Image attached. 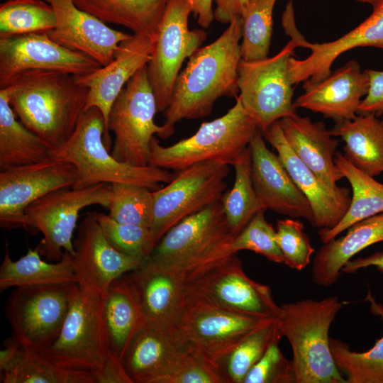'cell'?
Here are the masks:
<instances>
[{
    "label": "cell",
    "mask_w": 383,
    "mask_h": 383,
    "mask_svg": "<svg viewBox=\"0 0 383 383\" xmlns=\"http://www.w3.org/2000/svg\"><path fill=\"white\" fill-rule=\"evenodd\" d=\"M231 165L235 170L234 183L230 190L223 193L221 202L229 228L236 235L259 211L266 209L253 186L249 145Z\"/></svg>",
    "instance_id": "d590c367"
},
{
    "label": "cell",
    "mask_w": 383,
    "mask_h": 383,
    "mask_svg": "<svg viewBox=\"0 0 383 383\" xmlns=\"http://www.w3.org/2000/svg\"><path fill=\"white\" fill-rule=\"evenodd\" d=\"M343 305L331 296L280 306L277 320L292 350L296 383H348L333 357L328 335Z\"/></svg>",
    "instance_id": "277c9868"
},
{
    "label": "cell",
    "mask_w": 383,
    "mask_h": 383,
    "mask_svg": "<svg viewBox=\"0 0 383 383\" xmlns=\"http://www.w3.org/2000/svg\"><path fill=\"white\" fill-rule=\"evenodd\" d=\"M103 310L104 298L79 286L57 336L38 354L67 370H100L110 353Z\"/></svg>",
    "instance_id": "ba28073f"
},
{
    "label": "cell",
    "mask_w": 383,
    "mask_h": 383,
    "mask_svg": "<svg viewBox=\"0 0 383 383\" xmlns=\"http://www.w3.org/2000/svg\"><path fill=\"white\" fill-rule=\"evenodd\" d=\"M241 38L239 16L216 40L199 48L189 57L163 112L165 125L174 128L183 119L204 118L211 113L218 98L238 96Z\"/></svg>",
    "instance_id": "7a4b0ae2"
},
{
    "label": "cell",
    "mask_w": 383,
    "mask_h": 383,
    "mask_svg": "<svg viewBox=\"0 0 383 383\" xmlns=\"http://www.w3.org/2000/svg\"><path fill=\"white\" fill-rule=\"evenodd\" d=\"M91 372L94 383H133L122 360L111 353L102 367Z\"/></svg>",
    "instance_id": "c3c4849f"
},
{
    "label": "cell",
    "mask_w": 383,
    "mask_h": 383,
    "mask_svg": "<svg viewBox=\"0 0 383 383\" xmlns=\"http://www.w3.org/2000/svg\"><path fill=\"white\" fill-rule=\"evenodd\" d=\"M330 131L344 141V156L359 170L373 177L383 172V120L361 113L335 123Z\"/></svg>",
    "instance_id": "f1b7e54d"
},
{
    "label": "cell",
    "mask_w": 383,
    "mask_h": 383,
    "mask_svg": "<svg viewBox=\"0 0 383 383\" xmlns=\"http://www.w3.org/2000/svg\"><path fill=\"white\" fill-rule=\"evenodd\" d=\"M157 112L156 99L145 65L126 83L111 109L108 129L115 135L111 152L114 158L135 166L148 165L154 134L165 139L174 131L165 124H155Z\"/></svg>",
    "instance_id": "52a82bcc"
},
{
    "label": "cell",
    "mask_w": 383,
    "mask_h": 383,
    "mask_svg": "<svg viewBox=\"0 0 383 383\" xmlns=\"http://www.w3.org/2000/svg\"><path fill=\"white\" fill-rule=\"evenodd\" d=\"M213 0H193V14L198 24L203 28H208L214 18L212 9Z\"/></svg>",
    "instance_id": "f5cc1de1"
},
{
    "label": "cell",
    "mask_w": 383,
    "mask_h": 383,
    "mask_svg": "<svg viewBox=\"0 0 383 383\" xmlns=\"http://www.w3.org/2000/svg\"><path fill=\"white\" fill-rule=\"evenodd\" d=\"M170 0H73L81 9L106 23L120 25L134 34L157 39Z\"/></svg>",
    "instance_id": "1f68e13d"
},
{
    "label": "cell",
    "mask_w": 383,
    "mask_h": 383,
    "mask_svg": "<svg viewBox=\"0 0 383 383\" xmlns=\"http://www.w3.org/2000/svg\"><path fill=\"white\" fill-rule=\"evenodd\" d=\"M347 233L323 243L313 258L312 280L319 286L336 283L342 269L352 257L370 245L383 241V213L360 221Z\"/></svg>",
    "instance_id": "83f0119b"
},
{
    "label": "cell",
    "mask_w": 383,
    "mask_h": 383,
    "mask_svg": "<svg viewBox=\"0 0 383 383\" xmlns=\"http://www.w3.org/2000/svg\"><path fill=\"white\" fill-rule=\"evenodd\" d=\"M4 345V348L0 351V374L13 365L23 348L13 336L5 340Z\"/></svg>",
    "instance_id": "f907efd6"
},
{
    "label": "cell",
    "mask_w": 383,
    "mask_h": 383,
    "mask_svg": "<svg viewBox=\"0 0 383 383\" xmlns=\"http://www.w3.org/2000/svg\"><path fill=\"white\" fill-rule=\"evenodd\" d=\"M276 1H248L240 16L242 60L253 61L268 57L272 33V12Z\"/></svg>",
    "instance_id": "ab89813d"
},
{
    "label": "cell",
    "mask_w": 383,
    "mask_h": 383,
    "mask_svg": "<svg viewBox=\"0 0 383 383\" xmlns=\"http://www.w3.org/2000/svg\"><path fill=\"white\" fill-rule=\"evenodd\" d=\"M304 93L294 101L302 108L321 113L335 123L353 119L369 89V77L359 63L350 60L318 82L304 81Z\"/></svg>",
    "instance_id": "d4e9b609"
},
{
    "label": "cell",
    "mask_w": 383,
    "mask_h": 383,
    "mask_svg": "<svg viewBox=\"0 0 383 383\" xmlns=\"http://www.w3.org/2000/svg\"><path fill=\"white\" fill-rule=\"evenodd\" d=\"M125 277L145 323L178 329L187 290V278L181 270L145 260Z\"/></svg>",
    "instance_id": "d6986e66"
},
{
    "label": "cell",
    "mask_w": 383,
    "mask_h": 383,
    "mask_svg": "<svg viewBox=\"0 0 383 383\" xmlns=\"http://www.w3.org/2000/svg\"><path fill=\"white\" fill-rule=\"evenodd\" d=\"M271 319L223 309L187 289L178 330L187 347L211 364L245 335Z\"/></svg>",
    "instance_id": "9a60e30c"
},
{
    "label": "cell",
    "mask_w": 383,
    "mask_h": 383,
    "mask_svg": "<svg viewBox=\"0 0 383 383\" xmlns=\"http://www.w3.org/2000/svg\"><path fill=\"white\" fill-rule=\"evenodd\" d=\"M229 165L219 160L195 163L178 170L167 186L152 192L150 230L155 246L182 220L221 200L227 188Z\"/></svg>",
    "instance_id": "30bf717a"
},
{
    "label": "cell",
    "mask_w": 383,
    "mask_h": 383,
    "mask_svg": "<svg viewBox=\"0 0 383 383\" xmlns=\"http://www.w3.org/2000/svg\"><path fill=\"white\" fill-rule=\"evenodd\" d=\"M102 66L91 57L66 48L46 32L0 38V88L30 70H52L76 76L90 74Z\"/></svg>",
    "instance_id": "e0dca14e"
},
{
    "label": "cell",
    "mask_w": 383,
    "mask_h": 383,
    "mask_svg": "<svg viewBox=\"0 0 383 383\" xmlns=\"http://www.w3.org/2000/svg\"><path fill=\"white\" fill-rule=\"evenodd\" d=\"M275 231L276 240L282 252L284 263L298 271L306 267L315 250L304 232L303 223L292 218L279 219Z\"/></svg>",
    "instance_id": "ee69618b"
},
{
    "label": "cell",
    "mask_w": 383,
    "mask_h": 383,
    "mask_svg": "<svg viewBox=\"0 0 383 383\" xmlns=\"http://www.w3.org/2000/svg\"><path fill=\"white\" fill-rule=\"evenodd\" d=\"M187 348L178 329L145 323L131 341L122 362L133 383H152Z\"/></svg>",
    "instance_id": "4316f807"
},
{
    "label": "cell",
    "mask_w": 383,
    "mask_h": 383,
    "mask_svg": "<svg viewBox=\"0 0 383 383\" xmlns=\"http://www.w3.org/2000/svg\"><path fill=\"white\" fill-rule=\"evenodd\" d=\"M0 376L3 383H94L91 372L60 367L23 348L13 365Z\"/></svg>",
    "instance_id": "74e56055"
},
{
    "label": "cell",
    "mask_w": 383,
    "mask_h": 383,
    "mask_svg": "<svg viewBox=\"0 0 383 383\" xmlns=\"http://www.w3.org/2000/svg\"><path fill=\"white\" fill-rule=\"evenodd\" d=\"M249 146L253 186L265 209L292 218H305L313 226L314 216L309 201L277 155L267 148L261 131Z\"/></svg>",
    "instance_id": "cb8c5ba5"
},
{
    "label": "cell",
    "mask_w": 383,
    "mask_h": 383,
    "mask_svg": "<svg viewBox=\"0 0 383 383\" xmlns=\"http://www.w3.org/2000/svg\"><path fill=\"white\" fill-rule=\"evenodd\" d=\"M282 337L277 318L271 319L245 335L211 364L223 383H243L269 346Z\"/></svg>",
    "instance_id": "e575fe53"
},
{
    "label": "cell",
    "mask_w": 383,
    "mask_h": 383,
    "mask_svg": "<svg viewBox=\"0 0 383 383\" xmlns=\"http://www.w3.org/2000/svg\"><path fill=\"white\" fill-rule=\"evenodd\" d=\"M104 321L110 353L121 360L145 321L125 277L112 282L104 298Z\"/></svg>",
    "instance_id": "f546056e"
},
{
    "label": "cell",
    "mask_w": 383,
    "mask_h": 383,
    "mask_svg": "<svg viewBox=\"0 0 383 383\" xmlns=\"http://www.w3.org/2000/svg\"><path fill=\"white\" fill-rule=\"evenodd\" d=\"M77 175L72 164L51 157L38 162L1 170V226L6 229L29 228L25 209L48 193L72 188Z\"/></svg>",
    "instance_id": "2e32d148"
},
{
    "label": "cell",
    "mask_w": 383,
    "mask_h": 383,
    "mask_svg": "<svg viewBox=\"0 0 383 383\" xmlns=\"http://www.w3.org/2000/svg\"><path fill=\"white\" fill-rule=\"evenodd\" d=\"M52 6L42 0H7L0 5V38L48 32L56 26Z\"/></svg>",
    "instance_id": "f35d334b"
},
{
    "label": "cell",
    "mask_w": 383,
    "mask_h": 383,
    "mask_svg": "<svg viewBox=\"0 0 383 383\" xmlns=\"http://www.w3.org/2000/svg\"><path fill=\"white\" fill-rule=\"evenodd\" d=\"M259 211L248 225L232 240L234 252L250 250L276 263H284L282 252L276 240L275 229L265 217V211Z\"/></svg>",
    "instance_id": "7bdbcfd3"
},
{
    "label": "cell",
    "mask_w": 383,
    "mask_h": 383,
    "mask_svg": "<svg viewBox=\"0 0 383 383\" xmlns=\"http://www.w3.org/2000/svg\"><path fill=\"white\" fill-rule=\"evenodd\" d=\"M262 133L265 140L276 150L281 163L309 201L314 216L313 226L321 230L335 226L349 208L350 189L329 186L306 166L289 145L278 121Z\"/></svg>",
    "instance_id": "44dd1931"
},
{
    "label": "cell",
    "mask_w": 383,
    "mask_h": 383,
    "mask_svg": "<svg viewBox=\"0 0 383 383\" xmlns=\"http://www.w3.org/2000/svg\"><path fill=\"white\" fill-rule=\"evenodd\" d=\"M237 255V254H236ZM236 255L191 276L187 289L223 309L253 316L277 318L280 313L271 289L250 279Z\"/></svg>",
    "instance_id": "5bb4252c"
},
{
    "label": "cell",
    "mask_w": 383,
    "mask_h": 383,
    "mask_svg": "<svg viewBox=\"0 0 383 383\" xmlns=\"http://www.w3.org/2000/svg\"><path fill=\"white\" fill-rule=\"evenodd\" d=\"M2 89L21 122L51 150L74 133L89 92L76 75L42 70L24 72Z\"/></svg>",
    "instance_id": "6da1fadb"
},
{
    "label": "cell",
    "mask_w": 383,
    "mask_h": 383,
    "mask_svg": "<svg viewBox=\"0 0 383 383\" xmlns=\"http://www.w3.org/2000/svg\"><path fill=\"white\" fill-rule=\"evenodd\" d=\"M334 162L350 184L351 201L345 215L335 226L318 230L323 244L336 238L352 225L383 213V184L359 170L340 152H336Z\"/></svg>",
    "instance_id": "d6a6232c"
},
{
    "label": "cell",
    "mask_w": 383,
    "mask_h": 383,
    "mask_svg": "<svg viewBox=\"0 0 383 383\" xmlns=\"http://www.w3.org/2000/svg\"><path fill=\"white\" fill-rule=\"evenodd\" d=\"M374 266L383 272V252H375L366 257L350 260L342 269V272L354 273L367 267Z\"/></svg>",
    "instance_id": "816d5d0a"
},
{
    "label": "cell",
    "mask_w": 383,
    "mask_h": 383,
    "mask_svg": "<svg viewBox=\"0 0 383 383\" xmlns=\"http://www.w3.org/2000/svg\"><path fill=\"white\" fill-rule=\"evenodd\" d=\"M243 383H296L292 360L282 354L279 342L269 346L248 372Z\"/></svg>",
    "instance_id": "bcb514c9"
},
{
    "label": "cell",
    "mask_w": 383,
    "mask_h": 383,
    "mask_svg": "<svg viewBox=\"0 0 383 383\" xmlns=\"http://www.w3.org/2000/svg\"><path fill=\"white\" fill-rule=\"evenodd\" d=\"M372 12L356 28L331 42L311 43L298 33L291 34L298 47L307 48L311 54L304 60L292 57L289 61L293 84L306 81L313 83L326 78L331 73L334 61L343 52L357 47L383 49V0L370 3Z\"/></svg>",
    "instance_id": "603a6c76"
},
{
    "label": "cell",
    "mask_w": 383,
    "mask_h": 383,
    "mask_svg": "<svg viewBox=\"0 0 383 383\" xmlns=\"http://www.w3.org/2000/svg\"><path fill=\"white\" fill-rule=\"evenodd\" d=\"M79 289L77 282L16 287L6 306L12 336L40 352L57 336Z\"/></svg>",
    "instance_id": "9c48e42d"
},
{
    "label": "cell",
    "mask_w": 383,
    "mask_h": 383,
    "mask_svg": "<svg viewBox=\"0 0 383 383\" xmlns=\"http://www.w3.org/2000/svg\"><path fill=\"white\" fill-rule=\"evenodd\" d=\"M40 255L36 247L13 261L6 250L0 267L1 292L11 287L78 283L71 254L65 252L62 259L55 263L43 260Z\"/></svg>",
    "instance_id": "4dcf8cb0"
},
{
    "label": "cell",
    "mask_w": 383,
    "mask_h": 383,
    "mask_svg": "<svg viewBox=\"0 0 383 383\" xmlns=\"http://www.w3.org/2000/svg\"><path fill=\"white\" fill-rule=\"evenodd\" d=\"M216 4L215 19L222 23H230L241 14L249 0H213Z\"/></svg>",
    "instance_id": "681fc988"
},
{
    "label": "cell",
    "mask_w": 383,
    "mask_h": 383,
    "mask_svg": "<svg viewBox=\"0 0 383 383\" xmlns=\"http://www.w3.org/2000/svg\"><path fill=\"white\" fill-rule=\"evenodd\" d=\"M96 213H87L79 223L72 258L79 285L104 298L113 282L145 260L116 250L106 238Z\"/></svg>",
    "instance_id": "ac0fdd59"
},
{
    "label": "cell",
    "mask_w": 383,
    "mask_h": 383,
    "mask_svg": "<svg viewBox=\"0 0 383 383\" xmlns=\"http://www.w3.org/2000/svg\"><path fill=\"white\" fill-rule=\"evenodd\" d=\"M96 216L106 238L118 252L145 260L154 249L150 228L120 223L101 212Z\"/></svg>",
    "instance_id": "b9f144b4"
},
{
    "label": "cell",
    "mask_w": 383,
    "mask_h": 383,
    "mask_svg": "<svg viewBox=\"0 0 383 383\" xmlns=\"http://www.w3.org/2000/svg\"><path fill=\"white\" fill-rule=\"evenodd\" d=\"M284 138L296 156L320 179L336 187L343 175L334 162L339 141L323 122H313L309 117L292 116L278 121Z\"/></svg>",
    "instance_id": "484cf974"
},
{
    "label": "cell",
    "mask_w": 383,
    "mask_h": 383,
    "mask_svg": "<svg viewBox=\"0 0 383 383\" xmlns=\"http://www.w3.org/2000/svg\"><path fill=\"white\" fill-rule=\"evenodd\" d=\"M357 1L362 2V3H368L370 4L374 0H356Z\"/></svg>",
    "instance_id": "db71d44e"
},
{
    "label": "cell",
    "mask_w": 383,
    "mask_h": 383,
    "mask_svg": "<svg viewBox=\"0 0 383 383\" xmlns=\"http://www.w3.org/2000/svg\"><path fill=\"white\" fill-rule=\"evenodd\" d=\"M260 131L237 96L235 105L226 114L203 123L187 138L165 147L153 136L148 165L176 171L209 160L231 165Z\"/></svg>",
    "instance_id": "8992f818"
},
{
    "label": "cell",
    "mask_w": 383,
    "mask_h": 383,
    "mask_svg": "<svg viewBox=\"0 0 383 383\" xmlns=\"http://www.w3.org/2000/svg\"><path fill=\"white\" fill-rule=\"evenodd\" d=\"M111 194V184L100 183L81 189H57L30 204L25 213L30 228L43 235L37 246L40 255L55 261L60 260L65 252L74 256L72 239L79 211L90 205L109 209Z\"/></svg>",
    "instance_id": "7c38bea8"
},
{
    "label": "cell",
    "mask_w": 383,
    "mask_h": 383,
    "mask_svg": "<svg viewBox=\"0 0 383 383\" xmlns=\"http://www.w3.org/2000/svg\"><path fill=\"white\" fill-rule=\"evenodd\" d=\"M105 123L101 111L95 106L82 113L70 138L60 147L51 150L50 157L72 164L77 172L74 189L100 183L139 184L152 191L169 183L174 174L152 165L135 166L114 158L103 141Z\"/></svg>",
    "instance_id": "3957f363"
},
{
    "label": "cell",
    "mask_w": 383,
    "mask_h": 383,
    "mask_svg": "<svg viewBox=\"0 0 383 383\" xmlns=\"http://www.w3.org/2000/svg\"><path fill=\"white\" fill-rule=\"evenodd\" d=\"M56 16L55 27L46 32L55 43L84 53L101 66L114 58L119 44L131 34L114 30L92 14L79 9L73 0H45Z\"/></svg>",
    "instance_id": "ffe728a7"
},
{
    "label": "cell",
    "mask_w": 383,
    "mask_h": 383,
    "mask_svg": "<svg viewBox=\"0 0 383 383\" xmlns=\"http://www.w3.org/2000/svg\"><path fill=\"white\" fill-rule=\"evenodd\" d=\"M365 300L370 303L372 313L383 320V306L370 291ZM330 348L336 365L347 374L348 383H383V335L362 353L352 351L347 343L331 338Z\"/></svg>",
    "instance_id": "8d00e7d4"
},
{
    "label": "cell",
    "mask_w": 383,
    "mask_h": 383,
    "mask_svg": "<svg viewBox=\"0 0 383 383\" xmlns=\"http://www.w3.org/2000/svg\"><path fill=\"white\" fill-rule=\"evenodd\" d=\"M193 0H170L161 19L155 49L147 65L157 112L168 107L182 65L206 40L202 29L189 30Z\"/></svg>",
    "instance_id": "4fadbf2b"
},
{
    "label": "cell",
    "mask_w": 383,
    "mask_h": 383,
    "mask_svg": "<svg viewBox=\"0 0 383 383\" xmlns=\"http://www.w3.org/2000/svg\"><path fill=\"white\" fill-rule=\"evenodd\" d=\"M298 47L294 38L275 55L262 60H240L238 98L261 132L280 119L296 114L289 61Z\"/></svg>",
    "instance_id": "8fae6325"
},
{
    "label": "cell",
    "mask_w": 383,
    "mask_h": 383,
    "mask_svg": "<svg viewBox=\"0 0 383 383\" xmlns=\"http://www.w3.org/2000/svg\"><path fill=\"white\" fill-rule=\"evenodd\" d=\"M109 216L120 223L151 227L153 194L149 188L134 184H111Z\"/></svg>",
    "instance_id": "60d3db41"
},
{
    "label": "cell",
    "mask_w": 383,
    "mask_h": 383,
    "mask_svg": "<svg viewBox=\"0 0 383 383\" xmlns=\"http://www.w3.org/2000/svg\"><path fill=\"white\" fill-rule=\"evenodd\" d=\"M51 148L16 120L5 89H0V169L26 165L50 157Z\"/></svg>",
    "instance_id": "836d02e7"
},
{
    "label": "cell",
    "mask_w": 383,
    "mask_h": 383,
    "mask_svg": "<svg viewBox=\"0 0 383 383\" xmlns=\"http://www.w3.org/2000/svg\"><path fill=\"white\" fill-rule=\"evenodd\" d=\"M369 77V89L357 109V114H383V71L368 69L365 70Z\"/></svg>",
    "instance_id": "7dc6e473"
},
{
    "label": "cell",
    "mask_w": 383,
    "mask_h": 383,
    "mask_svg": "<svg viewBox=\"0 0 383 383\" xmlns=\"http://www.w3.org/2000/svg\"><path fill=\"white\" fill-rule=\"evenodd\" d=\"M152 383H223L214 367L203 356L184 350L171 367Z\"/></svg>",
    "instance_id": "f6af8a7d"
},
{
    "label": "cell",
    "mask_w": 383,
    "mask_h": 383,
    "mask_svg": "<svg viewBox=\"0 0 383 383\" xmlns=\"http://www.w3.org/2000/svg\"><path fill=\"white\" fill-rule=\"evenodd\" d=\"M235 235L220 200L172 227L145 260L181 270L187 280L198 272L236 255L232 248Z\"/></svg>",
    "instance_id": "5b68a950"
},
{
    "label": "cell",
    "mask_w": 383,
    "mask_h": 383,
    "mask_svg": "<svg viewBox=\"0 0 383 383\" xmlns=\"http://www.w3.org/2000/svg\"><path fill=\"white\" fill-rule=\"evenodd\" d=\"M156 40L147 35L133 34L119 44L114 58L109 64L87 75L77 76L79 81L89 89L84 110L95 106L103 114L105 145L109 150L111 141L108 121L112 105L130 79L148 65Z\"/></svg>",
    "instance_id": "7402d4cb"
}]
</instances>
